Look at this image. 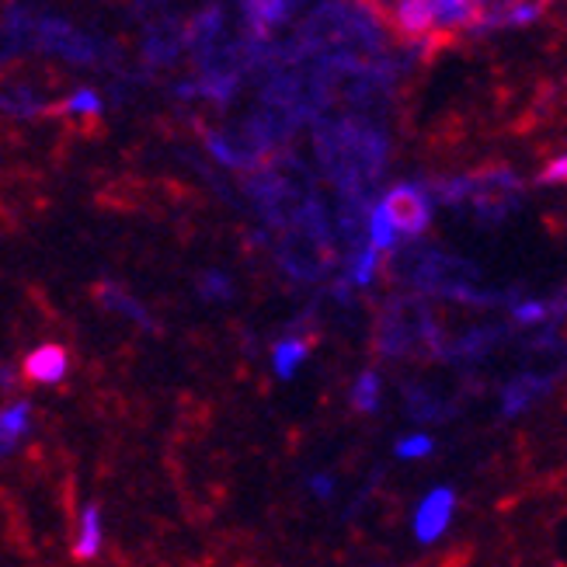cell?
I'll return each instance as SVG.
<instances>
[{"label": "cell", "mask_w": 567, "mask_h": 567, "mask_svg": "<svg viewBox=\"0 0 567 567\" xmlns=\"http://www.w3.org/2000/svg\"><path fill=\"white\" fill-rule=\"evenodd\" d=\"M432 450H435V439L425 435V432L404 435V439L398 442V456H401V460H425V456H432Z\"/></svg>", "instance_id": "obj_12"}, {"label": "cell", "mask_w": 567, "mask_h": 567, "mask_svg": "<svg viewBox=\"0 0 567 567\" xmlns=\"http://www.w3.org/2000/svg\"><path fill=\"white\" fill-rule=\"evenodd\" d=\"M377 251L373 248H365L359 258H355V268H352V282L355 286H369V282H373V272H377Z\"/></svg>", "instance_id": "obj_16"}, {"label": "cell", "mask_w": 567, "mask_h": 567, "mask_svg": "<svg viewBox=\"0 0 567 567\" xmlns=\"http://www.w3.org/2000/svg\"><path fill=\"white\" fill-rule=\"evenodd\" d=\"M536 383H529V380H515L508 390H505V414L508 417H515V414H519V411H526V404L536 398Z\"/></svg>", "instance_id": "obj_11"}, {"label": "cell", "mask_w": 567, "mask_h": 567, "mask_svg": "<svg viewBox=\"0 0 567 567\" xmlns=\"http://www.w3.org/2000/svg\"><path fill=\"white\" fill-rule=\"evenodd\" d=\"M97 109H102V97H97L94 91H78L66 102V112H73V115H94Z\"/></svg>", "instance_id": "obj_17"}, {"label": "cell", "mask_w": 567, "mask_h": 567, "mask_svg": "<svg viewBox=\"0 0 567 567\" xmlns=\"http://www.w3.org/2000/svg\"><path fill=\"white\" fill-rule=\"evenodd\" d=\"M307 352H310V344L303 338H286V341H279L276 344V373L282 380H289L296 373V365L307 359Z\"/></svg>", "instance_id": "obj_8"}, {"label": "cell", "mask_w": 567, "mask_h": 567, "mask_svg": "<svg viewBox=\"0 0 567 567\" xmlns=\"http://www.w3.org/2000/svg\"><path fill=\"white\" fill-rule=\"evenodd\" d=\"M24 377L32 383H60L66 377V352L60 344H42L24 359Z\"/></svg>", "instance_id": "obj_4"}, {"label": "cell", "mask_w": 567, "mask_h": 567, "mask_svg": "<svg viewBox=\"0 0 567 567\" xmlns=\"http://www.w3.org/2000/svg\"><path fill=\"white\" fill-rule=\"evenodd\" d=\"M539 18V4H533V0H512V4L505 8V18L502 24H533Z\"/></svg>", "instance_id": "obj_13"}, {"label": "cell", "mask_w": 567, "mask_h": 567, "mask_svg": "<svg viewBox=\"0 0 567 567\" xmlns=\"http://www.w3.org/2000/svg\"><path fill=\"white\" fill-rule=\"evenodd\" d=\"M365 4H369V8H377V11H386V14H390V8L398 4V0H365Z\"/></svg>", "instance_id": "obj_20"}, {"label": "cell", "mask_w": 567, "mask_h": 567, "mask_svg": "<svg viewBox=\"0 0 567 567\" xmlns=\"http://www.w3.org/2000/svg\"><path fill=\"white\" fill-rule=\"evenodd\" d=\"M393 244H398V230H393L383 206H377L373 213H369V248H373L377 255H383L393 248Z\"/></svg>", "instance_id": "obj_9"}, {"label": "cell", "mask_w": 567, "mask_h": 567, "mask_svg": "<svg viewBox=\"0 0 567 567\" xmlns=\"http://www.w3.org/2000/svg\"><path fill=\"white\" fill-rule=\"evenodd\" d=\"M435 32H460L477 21V0H432Z\"/></svg>", "instance_id": "obj_5"}, {"label": "cell", "mask_w": 567, "mask_h": 567, "mask_svg": "<svg viewBox=\"0 0 567 567\" xmlns=\"http://www.w3.org/2000/svg\"><path fill=\"white\" fill-rule=\"evenodd\" d=\"M453 512H456V491L446 484L432 487L414 508V536L422 539V544H435V539L450 529Z\"/></svg>", "instance_id": "obj_2"}, {"label": "cell", "mask_w": 567, "mask_h": 567, "mask_svg": "<svg viewBox=\"0 0 567 567\" xmlns=\"http://www.w3.org/2000/svg\"><path fill=\"white\" fill-rule=\"evenodd\" d=\"M286 14V0H251V18L258 24H276Z\"/></svg>", "instance_id": "obj_14"}, {"label": "cell", "mask_w": 567, "mask_h": 567, "mask_svg": "<svg viewBox=\"0 0 567 567\" xmlns=\"http://www.w3.org/2000/svg\"><path fill=\"white\" fill-rule=\"evenodd\" d=\"M352 401L359 411H377L380 408V377L377 373H362L352 386Z\"/></svg>", "instance_id": "obj_10"}, {"label": "cell", "mask_w": 567, "mask_h": 567, "mask_svg": "<svg viewBox=\"0 0 567 567\" xmlns=\"http://www.w3.org/2000/svg\"><path fill=\"white\" fill-rule=\"evenodd\" d=\"M380 206H383V213L390 216V224H393V230H398V237H401V234H404V237L425 234L429 219H432V203H429V195H425L422 188H414V185H398Z\"/></svg>", "instance_id": "obj_1"}, {"label": "cell", "mask_w": 567, "mask_h": 567, "mask_svg": "<svg viewBox=\"0 0 567 567\" xmlns=\"http://www.w3.org/2000/svg\"><path fill=\"white\" fill-rule=\"evenodd\" d=\"M512 317L519 320V324H539V320L550 317V307L539 303V300H526V303H515Z\"/></svg>", "instance_id": "obj_15"}, {"label": "cell", "mask_w": 567, "mask_h": 567, "mask_svg": "<svg viewBox=\"0 0 567 567\" xmlns=\"http://www.w3.org/2000/svg\"><path fill=\"white\" fill-rule=\"evenodd\" d=\"M390 24L401 39L422 42L435 32V8L432 0H398L390 8Z\"/></svg>", "instance_id": "obj_3"}, {"label": "cell", "mask_w": 567, "mask_h": 567, "mask_svg": "<svg viewBox=\"0 0 567 567\" xmlns=\"http://www.w3.org/2000/svg\"><path fill=\"white\" fill-rule=\"evenodd\" d=\"M313 491L320 498H328L331 495V477H313Z\"/></svg>", "instance_id": "obj_19"}, {"label": "cell", "mask_w": 567, "mask_h": 567, "mask_svg": "<svg viewBox=\"0 0 567 567\" xmlns=\"http://www.w3.org/2000/svg\"><path fill=\"white\" fill-rule=\"evenodd\" d=\"M97 547H102V515H97L94 505H87L81 512V529H78V557H94Z\"/></svg>", "instance_id": "obj_7"}, {"label": "cell", "mask_w": 567, "mask_h": 567, "mask_svg": "<svg viewBox=\"0 0 567 567\" xmlns=\"http://www.w3.org/2000/svg\"><path fill=\"white\" fill-rule=\"evenodd\" d=\"M29 414L32 411H29V404H24V401H18V404L0 411V456L11 453L18 446V439L24 435V429H29Z\"/></svg>", "instance_id": "obj_6"}, {"label": "cell", "mask_w": 567, "mask_h": 567, "mask_svg": "<svg viewBox=\"0 0 567 567\" xmlns=\"http://www.w3.org/2000/svg\"><path fill=\"white\" fill-rule=\"evenodd\" d=\"M544 182H547V185H560V182H567V154L547 164V171H544Z\"/></svg>", "instance_id": "obj_18"}]
</instances>
